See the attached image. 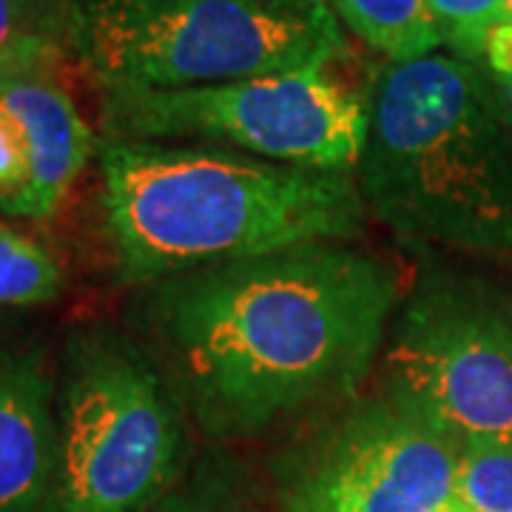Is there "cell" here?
<instances>
[{"instance_id": "cell-5", "label": "cell", "mask_w": 512, "mask_h": 512, "mask_svg": "<svg viewBox=\"0 0 512 512\" xmlns=\"http://www.w3.org/2000/svg\"><path fill=\"white\" fill-rule=\"evenodd\" d=\"M188 410L123 330L69 333L57 370V476L43 512H154L188 476Z\"/></svg>"}, {"instance_id": "cell-11", "label": "cell", "mask_w": 512, "mask_h": 512, "mask_svg": "<svg viewBox=\"0 0 512 512\" xmlns=\"http://www.w3.org/2000/svg\"><path fill=\"white\" fill-rule=\"evenodd\" d=\"M328 6L350 35L393 66L444 49L427 0H328Z\"/></svg>"}, {"instance_id": "cell-15", "label": "cell", "mask_w": 512, "mask_h": 512, "mask_svg": "<svg viewBox=\"0 0 512 512\" xmlns=\"http://www.w3.org/2000/svg\"><path fill=\"white\" fill-rule=\"evenodd\" d=\"M444 49L458 60L481 66L487 37L507 20L504 0H427Z\"/></svg>"}, {"instance_id": "cell-18", "label": "cell", "mask_w": 512, "mask_h": 512, "mask_svg": "<svg viewBox=\"0 0 512 512\" xmlns=\"http://www.w3.org/2000/svg\"><path fill=\"white\" fill-rule=\"evenodd\" d=\"M481 69L490 77H504L512 74V20L498 23L484 46V60Z\"/></svg>"}, {"instance_id": "cell-7", "label": "cell", "mask_w": 512, "mask_h": 512, "mask_svg": "<svg viewBox=\"0 0 512 512\" xmlns=\"http://www.w3.org/2000/svg\"><path fill=\"white\" fill-rule=\"evenodd\" d=\"M396 399L458 441H512V285L421 265L384 342Z\"/></svg>"}, {"instance_id": "cell-17", "label": "cell", "mask_w": 512, "mask_h": 512, "mask_svg": "<svg viewBox=\"0 0 512 512\" xmlns=\"http://www.w3.org/2000/svg\"><path fill=\"white\" fill-rule=\"evenodd\" d=\"M29 180V154L18 120L0 103V200L18 194Z\"/></svg>"}, {"instance_id": "cell-12", "label": "cell", "mask_w": 512, "mask_h": 512, "mask_svg": "<svg viewBox=\"0 0 512 512\" xmlns=\"http://www.w3.org/2000/svg\"><path fill=\"white\" fill-rule=\"evenodd\" d=\"M66 46V23L29 0H0V77L52 72Z\"/></svg>"}, {"instance_id": "cell-16", "label": "cell", "mask_w": 512, "mask_h": 512, "mask_svg": "<svg viewBox=\"0 0 512 512\" xmlns=\"http://www.w3.org/2000/svg\"><path fill=\"white\" fill-rule=\"evenodd\" d=\"M154 512H254L245 498L239 495L234 481L217 473L200 467L194 476H185V481L165 498L163 504Z\"/></svg>"}, {"instance_id": "cell-9", "label": "cell", "mask_w": 512, "mask_h": 512, "mask_svg": "<svg viewBox=\"0 0 512 512\" xmlns=\"http://www.w3.org/2000/svg\"><path fill=\"white\" fill-rule=\"evenodd\" d=\"M0 103L18 120L29 154V180L18 194L0 200V211L46 220L89 165L92 128L52 72L0 77Z\"/></svg>"}, {"instance_id": "cell-21", "label": "cell", "mask_w": 512, "mask_h": 512, "mask_svg": "<svg viewBox=\"0 0 512 512\" xmlns=\"http://www.w3.org/2000/svg\"><path fill=\"white\" fill-rule=\"evenodd\" d=\"M504 12H507V20H512V0H504Z\"/></svg>"}, {"instance_id": "cell-10", "label": "cell", "mask_w": 512, "mask_h": 512, "mask_svg": "<svg viewBox=\"0 0 512 512\" xmlns=\"http://www.w3.org/2000/svg\"><path fill=\"white\" fill-rule=\"evenodd\" d=\"M57 476V376L40 350L0 348V512H43Z\"/></svg>"}, {"instance_id": "cell-14", "label": "cell", "mask_w": 512, "mask_h": 512, "mask_svg": "<svg viewBox=\"0 0 512 512\" xmlns=\"http://www.w3.org/2000/svg\"><path fill=\"white\" fill-rule=\"evenodd\" d=\"M456 512H512V441H461Z\"/></svg>"}, {"instance_id": "cell-8", "label": "cell", "mask_w": 512, "mask_h": 512, "mask_svg": "<svg viewBox=\"0 0 512 512\" xmlns=\"http://www.w3.org/2000/svg\"><path fill=\"white\" fill-rule=\"evenodd\" d=\"M461 441L396 399L353 396L276 464L282 512L453 510Z\"/></svg>"}, {"instance_id": "cell-2", "label": "cell", "mask_w": 512, "mask_h": 512, "mask_svg": "<svg viewBox=\"0 0 512 512\" xmlns=\"http://www.w3.org/2000/svg\"><path fill=\"white\" fill-rule=\"evenodd\" d=\"M114 271L154 285L308 242H356V174L271 163L228 148L106 140L97 154Z\"/></svg>"}, {"instance_id": "cell-20", "label": "cell", "mask_w": 512, "mask_h": 512, "mask_svg": "<svg viewBox=\"0 0 512 512\" xmlns=\"http://www.w3.org/2000/svg\"><path fill=\"white\" fill-rule=\"evenodd\" d=\"M29 3H35L40 12H46V15H52V18L66 23V15H69V0H29Z\"/></svg>"}, {"instance_id": "cell-13", "label": "cell", "mask_w": 512, "mask_h": 512, "mask_svg": "<svg viewBox=\"0 0 512 512\" xmlns=\"http://www.w3.org/2000/svg\"><path fill=\"white\" fill-rule=\"evenodd\" d=\"M63 291L57 259L35 239L0 225V308H37Z\"/></svg>"}, {"instance_id": "cell-23", "label": "cell", "mask_w": 512, "mask_h": 512, "mask_svg": "<svg viewBox=\"0 0 512 512\" xmlns=\"http://www.w3.org/2000/svg\"><path fill=\"white\" fill-rule=\"evenodd\" d=\"M453 512H456V510H453Z\"/></svg>"}, {"instance_id": "cell-19", "label": "cell", "mask_w": 512, "mask_h": 512, "mask_svg": "<svg viewBox=\"0 0 512 512\" xmlns=\"http://www.w3.org/2000/svg\"><path fill=\"white\" fill-rule=\"evenodd\" d=\"M487 77H490V74H487ZM490 83H493L495 97H498L501 109H504V114H507V120L512 123V74H504V77H490Z\"/></svg>"}, {"instance_id": "cell-1", "label": "cell", "mask_w": 512, "mask_h": 512, "mask_svg": "<svg viewBox=\"0 0 512 512\" xmlns=\"http://www.w3.org/2000/svg\"><path fill=\"white\" fill-rule=\"evenodd\" d=\"M404 288L387 256L308 242L146 285L140 319L191 421L237 441L353 399Z\"/></svg>"}, {"instance_id": "cell-6", "label": "cell", "mask_w": 512, "mask_h": 512, "mask_svg": "<svg viewBox=\"0 0 512 512\" xmlns=\"http://www.w3.org/2000/svg\"><path fill=\"white\" fill-rule=\"evenodd\" d=\"M106 140L185 143L271 163L348 171L365 146V97L328 69L259 74L165 92L100 94Z\"/></svg>"}, {"instance_id": "cell-3", "label": "cell", "mask_w": 512, "mask_h": 512, "mask_svg": "<svg viewBox=\"0 0 512 512\" xmlns=\"http://www.w3.org/2000/svg\"><path fill=\"white\" fill-rule=\"evenodd\" d=\"M365 111L367 214L419 248L512 259V123L484 69L450 52L384 63Z\"/></svg>"}, {"instance_id": "cell-22", "label": "cell", "mask_w": 512, "mask_h": 512, "mask_svg": "<svg viewBox=\"0 0 512 512\" xmlns=\"http://www.w3.org/2000/svg\"><path fill=\"white\" fill-rule=\"evenodd\" d=\"M447 512H453V510H447Z\"/></svg>"}, {"instance_id": "cell-4", "label": "cell", "mask_w": 512, "mask_h": 512, "mask_svg": "<svg viewBox=\"0 0 512 512\" xmlns=\"http://www.w3.org/2000/svg\"><path fill=\"white\" fill-rule=\"evenodd\" d=\"M66 49L100 94L328 69L350 55L328 0H69Z\"/></svg>"}]
</instances>
